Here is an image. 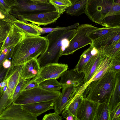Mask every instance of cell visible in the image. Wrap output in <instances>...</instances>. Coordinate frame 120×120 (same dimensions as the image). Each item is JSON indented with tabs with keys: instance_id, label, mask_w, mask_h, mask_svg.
Here are the masks:
<instances>
[{
	"instance_id": "6da1fadb",
	"label": "cell",
	"mask_w": 120,
	"mask_h": 120,
	"mask_svg": "<svg viewBox=\"0 0 120 120\" xmlns=\"http://www.w3.org/2000/svg\"><path fill=\"white\" fill-rule=\"evenodd\" d=\"M45 37L26 34L22 41L14 48L11 67L23 65L32 59L44 53L49 45Z\"/></svg>"
},
{
	"instance_id": "7a4b0ae2",
	"label": "cell",
	"mask_w": 120,
	"mask_h": 120,
	"mask_svg": "<svg viewBox=\"0 0 120 120\" xmlns=\"http://www.w3.org/2000/svg\"><path fill=\"white\" fill-rule=\"evenodd\" d=\"M76 31L75 28L58 30L49 33L45 36L48 40L49 44L45 52L37 59L40 67L58 63L61 54L68 46Z\"/></svg>"
},
{
	"instance_id": "3957f363",
	"label": "cell",
	"mask_w": 120,
	"mask_h": 120,
	"mask_svg": "<svg viewBox=\"0 0 120 120\" xmlns=\"http://www.w3.org/2000/svg\"><path fill=\"white\" fill-rule=\"evenodd\" d=\"M116 74L108 71L102 77L91 82L82 95L83 98L109 105L115 86Z\"/></svg>"
},
{
	"instance_id": "277c9868",
	"label": "cell",
	"mask_w": 120,
	"mask_h": 120,
	"mask_svg": "<svg viewBox=\"0 0 120 120\" xmlns=\"http://www.w3.org/2000/svg\"><path fill=\"white\" fill-rule=\"evenodd\" d=\"M10 7L9 13L17 19L30 15L56 11L49 1L42 0H14Z\"/></svg>"
},
{
	"instance_id": "5b68a950",
	"label": "cell",
	"mask_w": 120,
	"mask_h": 120,
	"mask_svg": "<svg viewBox=\"0 0 120 120\" xmlns=\"http://www.w3.org/2000/svg\"><path fill=\"white\" fill-rule=\"evenodd\" d=\"M60 91H49L39 86L21 91L13 103L22 105L51 100H56L60 95Z\"/></svg>"
},
{
	"instance_id": "8992f818",
	"label": "cell",
	"mask_w": 120,
	"mask_h": 120,
	"mask_svg": "<svg viewBox=\"0 0 120 120\" xmlns=\"http://www.w3.org/2000/svg\"><path fill=\"white\" fill-rule=\"evenodd\" d=\"M98 28L87 24L79 25L76 28L75 33L70 41L68 46L62 53L61 56L72 54L80 49L91 44L92 41L86 34Z\"/></svg>"
},
{
	"instance_id": "52a82bcc",
	"label": "cell",
	"mask_w": 120,
	"mask_h": 120,
	"mask_svg": "<svg viewBox=\"0 0 120 120\" xmlns=\"http://www.w3.org/2000/svg\"><path fill=\"white\" fill-rule=\"evenodd\" d=\"M114 0H89L85 12L93 22L99 24L109 11Z\"/></svg>"
},
{
	"instance_id": "ba28073f",
	"label": "cell",
	"mask_w": 120,
	"mask_h": 120,
	"mask_svg": "<svg viewBox=\"0 0 120 120\" xmlns=\"http://www.w3.org/2000/svg\"><path fill=\"white\" fill-rule=\"evenodd\" d=\"M67 64L58 63L49 64L41 67L34 80L39 84L45 80L57 79L60 77L62 73L67 70Z\"/></svg>"
},
{
	"instance_id": "9c48e42d",
	"label": "cell",
	"mask_w": 120,
	"mask_h": 120,
	"mask_svg": "<svg viewBox=\"0 0 120 120\" xmlns=\"http://www.w3.org/2000/svg\"><path fill=\"white\" fill-rule=\"evenodd\" d=\"M20 105L12 102L0 115V120H37Z\"/></svg>"
},
{
	"instance_id": "30bf717a",
	"label": "cell",
	"mask_w": 120,
	"mask_h": 120,
	"mask_svg": "<svg viewBox=\"0 0 120 120\" xmlns=\"http://www.w3.org/2000/svg\"><path fill=\"white\" fill-rule=\"evenodd\" d=\"M99 103L83 98L76 114L77 120H94Z\"/></svg>"
},
{
	"instance_id": "8fae6325",
	"label": "cell",
	"mask_w": 120,
	"mask_h": 120,
	"mask_svg": "<svg viewBox=\"0 0 120 120\" xmlns=\"http://www.w3.org/2000/svg\"><path fill=\"white\" fill-rule=\"evenodd\" d=\"M60 16L58 13L55 11L27 15L19 20L23 19L35 24L46 26L55 22Z\"/></svg>"
},
{
	"instance_id": "7c38bea8",
	"label": "cell",
	"mask_w": 120,
	"mask_h": 120,
	"mask_svg": "<svg viewBox=\"0 0 120 120\" xmlns=\"http://www.w3.org/2000/svg\"><path fill=\"white\" fill-rule=\"evenodd\" d=\"M110 62V59L106 56L97 68L90 80L78 87L77 93L82 95L87 87L91 82L97 80L103 76L108 71Z\"/></svg>"
},
{
	"instance_id": "4fadbf2b",
	"label": "cell",
	"mask_w": 120,
	"mask_h": 120,
	"mask_svg": "<svg viewBox=\"0 0 120 120\" xmlns=\"http://www.w3.org/2000/svg\"><path fill=\"white\" fill-rule=\"evenodd\" d=\"M60 77L59 82L62 85H71L77 87L84 83V73H79L73 69L65 71Z\"/></svg>"
},
{
	"instance_id": "5bb4252c",
	"label": "cell",
	"mask_w": 120,
	"mask_h": 120,
	"mask_svg": "<svg viewBox=\"0 0 120 120\" xmlns=\"http://www.w3.org/2000/svg\"><path fill=\"white\" fill-rule=\"evenodd\" d=\"M77 87L70 85H62V90L58 98L55 101L53 109L58 114L62 112L73 92Z\"/></svg>"
},
{
	"instance_id": "9a60e30c",
	"label": "cell",
	"mask_w": 120,
	"mask_h": 120,
	"mask_svg": "<svg viewBox=\"0 0 120 120\" xmlns=\"http://www.w3.org/2000/svg\"><path fill=\"white\" fill-rule=\"evenodd\" d=\"M26 34L22 30L12 24L0 50H2L10 47H14L22 41Z\"/></svg>"
},
{
	"instance_id": "2e32d148",
	"label": "cell",
	"mask_w": 120,
	"mask_h": 120,
	"mask_svg": "<svg viewBox=\"0 0 120 120\" xmlns=\"http://www.w3.org/2000/svg\"><path fill=\"white\" fill-rule=\"evenodd\" d=\"M77 88L72 94L62 111V115L63 118H65L71 114L75 120H77L76 116L77 112L83 97L82 95L77 93Z\"/></svg>"
},
{
	"instance_id": "e0dca14e",
	"label": "cell",
	"mask_w": 120,
	"mask_h": 120,
	"mask_svg": "<svg viewBox=\"0 0 120 120\" xmlns=\"http://www.w3.org/2000/svg\"><path fill=\"white\" fill-rule=\"evenodd\" d=\"M55 100H51L21 105L34 116L37 117L47 111L53 109Z\"/></svg>"
},
{
	"instance_id": "ac0fdd59",
	"label": "cell",
	"mask_w": 120,
	"mask_h": 120,
	"mask_svg": "<svg viewBox=\"0 0 120 120\" xmlns=\"http://www.w3.org/2000/svg\"><path fill=\"white\" fill-rule=\"evenodd\" d=\"M37 59L33 58L23 65L20 73L21 79L26 80L36 77L41 68Z\"/></svg>"
},
{
	"instance_id": "d6986e66",
	"label": "cell",
	"mask_w": 120,
	"mask_h": 120,
	"mask_svg": "<svg viewBox=\"0 0 120 120\" xmlns=\"http://www.w3.org/2000/svg\"><path fill=\"white\" fill-rule=\"evenodd\" d=\"M23 65L10 67L8 68L5 79L8 77L7 88L11 96L21 79L20 73Z\"/></svg>"
},
{
	"instance_id": "ffe728a7",
	"label": "cell",
	"mask_w": 120,
	"mask_h": 120,
	"mask_svg": "<svg viewBox=\"0 0 120 120\" xmlns=\"http://www.w3.org/2000/svg\"><path fill=\"white\" fill-rule=\"evenodd\" d=\"M120 39V30L111 32L92 41L91 45L98 50Z\"/></svg>"
},
{
	"instance_id": "44dd1931",
	"label": "cell",
	"mask_w": 120,
	"mask_h": 120,
	"mask_svg": "<svg viewBox=\"0 0 120 120\" xmlns=\"http://www.w3.org/2000/svg\"><path fill=\"white\" fill-rule=\"evenodd\" d=\"M84 51L80 56L78 62L73 69L79 73L83 72L84 68L88 61L94 56L97 55L99 52L98 50L91 45Z\"/></svg>"
},
{
	"instance_id": "7402d4cb",
	"label": "cell",
	"mask_w": 120,
	"mask_h": 120,
	"mask_svg": "<svg viewBox=\"0 0 120 120\" xmlns=\"http://www.w3.org/2000/svg\"><path fill=\"white\" fill-rule=\"evenodd\" d=\"M98 50L99 52L103 53L110 60L120 58V39Z\"/></svg>"
},
{
	"instance_id": "603a6c76",
	"label": "cell",
	"mask_w": 120,
	"mask_h": 120,
	"mask_svg": "<svg viewBox=\"0 0 120 120\" xmlns=\"http://www.w3.org/2000/svg\"><path fill=\"white\" fill-rule=\"evenodd\" d=\"M120 105V72L116 74L114 90L109 103L110 112Z\"/></svg>"
},
{
	"instance_id": "cb8c5ba5",
	"label": "cell",
	"mask_w": 120,
	"mask_h": 120,
	"mask_svg": "<svg viewBox=\"0 0 120 120\" xmlns=\"http://www.w3.org/2000/svg\"><path fill=\"white\" fill-rule=\"evenodd\" d=\"M16 26L22 30L26 34L35 36H40L41 34L35 27V24L32 23H26L17 19L13 22Z\"/></svg>"
},
{
	"instance_id": "d4e9b609",
	"label": "cell",
	"mask_w": 120,
	"mask_h": 120,
	"mask_svg": "<svg viewBox=\"0 0 120 120\" xmlns=\"http://www.w3.org/2000/svg\"><path fill=\"white\" fill-rule=\"evenodd\" d=\"M89 0H80L69 7L66 10V13L71 16H78L85 12L86 5Z\"/></svg>"
},
{
	"instance_id": "484cf974",
	"label": "cell",
	"mask_w": 120,
	"mask_h": 120,
	"mask_svg": "<svg viewBox=\"0 0 120 120\" xmlns=\"http://www.w3.org/2000/svg\"><path fill=\"white\" fill-rule=\"evenodd\" d=\"M119 30H120V26L112 28H98L87 33L86 35L92 41L107 33Z\"/></svg>"
},
{
	"instance_id": "4316f807",
	"label": "cell",
	"mask_w": 120,
	"mask_h": 120,
	"mask_svg": "<svg viewBox=\"0 0 120 120\" xmlns=\"http://www.w3.org/2000/svg\"><path fill=\"white\" fill-rule=\"evenodd\" d=\"M109 106L105 103H99L94 120H110Z\"/></svg>"
},
{
	"instance_id": "83f0119b",
	"label": "cell",
	"mask_w": 120,
	"mask_h": 120,
	"mask_svg": "<svg viewBox=\"0 0 120 120\" xmlns=\"http://www.w3.org/2000/svg\"><path fill=\"white\" fill-rule=\"evenodd\" d=\"M39 86L42 89L49 91H60L62 88V85L55 79L44 81L39 84Z\"/></svg>"
},
{
	"instance_id": "f1b7e54d",
	"label": "cell",
	"mask_w": 120,
	"mask_h": 120,
	"mask_svg": "<svg viewBox=\"0 0 120 120\" xmlns=\"http://www.w3.org/2000/svg\"><path fill=\"white\" fill-rule=\"evenodd\" d=\"M105 27L120 26V15L109 16L104 18L99 24Z\"/></svg>"
},
{
	"instance_id": "f546056e",
	"label": "cell",
	"mask_w": 120,
	"mask_h": 120,
	"mask_svg": "<svg viewBox=\"0 0 120 120\" xmlns=\"http://www.w3.org/2000/svg\"><path fill=\"white\" fill-rule=\"evenodd\" d=\"M49 1L54 6L56 11L60 15L63 14L72 4L68 0H49Z\"/></svg>"
},
{
	"instance_id": "4dcf8cb0",
	"label": "cell",
	"mask_w": 120,
	"mask_h": 120,
	"mask_svg": "<svg viewBox=\"0 0 120 120\" xmlns=\"http://www.w3.org/2000/svg\"><path fill=\"white\" fill-rule=\"evenodd\" d=\"M12 24L0 20V49L8 35Z\"/></svg>"
},
{
	"instance_id": "1f68e13d",
	"label": "cell",
	"mask_w": 120,
	"mask_h": 120,
	"mask_svg": "<svg viewBox=\"0 0 120 120\" xmlns=\"http://www.w3.org/2000/svg\"><path fill=\"white\" fill-rule=\"evenodd\" d=\"M79 25V22L75 23L72 25L68 26L62 27H45L41 28L39 27L36 24L35 25V27L38 31L41 34H43L47 33H49L51 32L56 31L64 30H70L76 28L77 26Z\"/></svg>"
},
{
	"instance_id": "d6a6232c",
	"label": "cell",
	"mask_w": 120,
	"mask_h": 120,
	"mask_svg": "<svg viewBox=\"0 0 120 120\" xmlns=\"http://www.w3.org/2000/svg\"><path fill=\"white\" fill-rule=\"evenodd\" d=\"M12 103L11 96L7 88L6 90L0 96V115Z\"/></svg>"
},
{
	"instance_id": "836d02e7",
	"label": "cell",
	"mask_w": 120,
	"mask_h": 120,
	"mask_svg": "<svg viewBox=\"0 0 120 120\" xmlns=\"http://www.w3.org/2000/svg\"><path fill=\"white\" fill-rule=\"evenodd\" d=\"M105 56L103 53L99 52L94 63L91 68L87 74L84 76V83L88 82L90 79L97 68Z\"/></svg>"
},
{
	"instance_id": "e575fe53",
	"label": "cell",
	"mask_w": 120,
	"mask_h": 120,
	"mask_svg": "<svg viewBox=\"0 0 120 120\" xmlns=\"http://www.w3.org/2000/svg\"><path fill=\"white\" fill-rule=\"evenodd\" d=\"M29 79L23 80L21 79L20 81L15 89L12 94L11 99L13 102L17 99L24 87L28 83Z\"/></svg>"
},
{
	"instance_id": "d590c367",
	"label": "cell",
	"mask_w": 120,
	"mask_h": 120,
	"mask_svg": "<svg viewBox=\"0 0 120 120\" xmlns=\"http://www.w3.org/2000/svg\"><path fill=\"white\" fill-rule=\"evenodd\" d=\"M17 20L15 17L9 13L0 9V20L13 24V22Z\"/></svg>"
},
{
	"instance_id": "8d00e7d4",
	"label": "cell",
	"mask_w": 120,
	"mask_h": 120,
	"mask_svg": "<svg viewBox=\"0 0 120 120\" xmlns=\"http://www.w3.org/2000/svg\"><path fill=\"white\" fill-rule=\"evenodd\" d=\"M13 49L11 50L7 49L2 50L0 49V71L3 68V64L4 60L9 58H11Z\"/></svg>"
},
{
	"instance_id": "74e56055",
	"label": "cell",
	"mask_w": 120,
	"mask_h": 120,
	"mask_svg": "<svg viewBox=\"0 0 120 120\" xmlns=\"http://www.w3.org/2000/svg\"><path fill=\"white\" fill-rule=\"evenodd\" d=\"M116 74L120 72V58L110 60V65L108 70Z\"/></svg>"
},
{
	"instance_id": "f35d334b",
	"label": "cell",
	"mask_w": 120,
	"mask_h": 120,
	"mask_svg": "<svg viewBox=\"0 0 120 120\" xmlns=\"http://www.w3.org/2000/svg\"><path fill=\"white\" fill-rule=\"evenodd\" d=\"M120 15V4L114 2L109 11L106 17L109 16Z\"/></svg>"
},
{
	"instance_id": "ab89813d",
	"label": "cell",
	"mask_w": 120,
	"mask_h": 120,
	"mask_svg": "<svg viewBox=\"0 0 120 120\" xmlns=\"http://www.w3.org/2000/svg\"><path fill=\"white\" fill-rule=\"evenodd\" d=\"M120 120V105L110 112V120Z\"/></svg>"
},
{
	"instance_id": "60d3db41",
	"label": "cell",
	"mask_w": 120,
	"mask_h": 120,
	"mask_svg": "<svg viewBox=\"0 0 120 120\" xmlns=\"http://www.w3.org/2000/svg\"><path fill=\"white\" fill-rule=\"evenodd\" d=\"M63 118L55 112L45 114L43 117V120H61Z\"/></svg>"
},
{
	"instance_id": "b9f144b4",
	"label": "cell",
	"mask_w": 120,
	"mask_h": 120,
	"mask_svg": "<svg viewBox=\"0 0 120 120\" xmlns=\"http://www.w3.org/2000/svg\"><path fill=\"white\" fill-rule=\"evenodd\" d=\"M39 86V84L34 80L33 78L32 79H29L28 83L22 91L31 89Z\"/></svg>"
},
{
	"instance_id": "7bdbcfd3",
	"label": "cell",
	"mask_w": 120,
	"mask_h": 120,
	"mask_svg": "<svg viewBox=\"0 0 120 120\" xmlns=\"http://www.w3.org/2000/svg\"><path fill=\"white\" fill-rule=\"evenodd\" d=\"M8 69V68H5L3 67L0 71V83L5 79Z\"/></svg>"
},
{
	"instance_id": "ee69618b",
	"label": "cell",
	"mask_w": 120,
	"mask_h": 120,
	"mask_svg": "<svg viewBox=\"0 0 120 120\" xmlns=\"http://www.w3.org/2000/svg\"><path fill=\"white\" fill-rule=\"evenodd\" d=\"M9 8L10 7L5 3L3 0H0V9L9 13Z\"/></svg>"
},
{
	"instance_id": "f6af8a7d",
	"label": "cell",
	"mask_w": 120,
	"mask_h": 120,
	"mask_svg": "<svg viewBox=\"0 0 120 120\" xmlns=\"http://www.w3.org/2000/svg\"><path fill=\"white\" fill-rule=\"evenodd\" d=\"M11 64V61L8 59H6L4 60L3 63V67L5 68H8L10 67Z\"/></svg>"
},
{
	"instance_id": "bcb514c9",
	"label": "cell",
	"mask_w": 120,
	"mask_h": 120,
	"mask_svg": "<svg viewBox=\"0 0 120 120\" xmlns=\"http://www.w3.org/2000/svg\"><path fill=\"white\" fill-rule=\"evenodd\" d=\"M5 3L10 7L15 3L14 0H3Z\"/></svg>"
},
{
	"instance_id": "7dc6e473",
	"label": "cell",
	"mask_w": 120,
	"mask_h": 120,
	"mask_svg": "<svg viewBox=\"0 0 120 120\" xmlns=\"http://www.w3.org/2000/svg\"><path fill=\"white\" fill-rule=\"evenodd\" d=\"M9 78H8L4 81L0 83V88L7 85Z\"/></svg>"
},
{
	"instance_id": "c3c4849f",
	"label": "cell",
	"mask_w": 120,
	"mask_h": 120,
	"mask_svg": "<svg viewBox=\"0 0 120 120\" xmlns=\"http://www.w3.org/2000/svg\"><path fill=\"white\" fill-rule=\"evenodd\" d=\"M67 120H75V118L73 115L70 114L67 116L65 118Z\"/></svg>"
},
{
	"instance_id": "681fc988",
	"label": "cell",
	"mask_w": 120,
	"mask_h": 120,
	"mask_svg": "<svg viewBox=\"0 0 120 120\" xmlns=\"http://www.w3.org/2000/svg\"><path fill=\"white\" fill-rule=\"evenodd\" d=\"M7 88V86H5L0 88L1 92L3 93L6 90Z\"/></svg>"
},
{
	"instance_id": "f907efd6",
	"label": "cell",
	"mask_w": 120,
	"mask_h": 120,
	"mask_svg": "<svg viewBox=\"0 0 120 120\" xmlns=\"http://www.w3.org/2000/svg\"><path fill=\"white\" fill-rule=\"evenodd\" d=\"M68 0L72 4L75 3V2L80 0Z\"/></svg>"
},
{
	"instance_id": "816d5d0a",
	"label": "cell",
	"mask_w": 120,
	"mask_h": 120,
	"mask_svg": "<svg viewBox=\"0 0 120 120\" xmlns=\"http://www.w3.org/2000/svg\"><path fill=\"white\" fill-rule=\"evenodd\" d=\"M114 2L116 3L120 4V0H114Z\"/></svg>"
},
{
	"instance_id": "f5cc1de1",
	"label": "cell",
	"mask_w": 120,
	"mask_h": 120,
	"mask_svg": "<svg viewBox=\"0 0 120 120\" xmlns=\"http://www.w3.org/2000/svg\"><path fill=\"white\" fill-rule=\"evenodd\" d=\"M3 93H2L0 90V96H1Z\"/></svg>"
}]
</instances>
